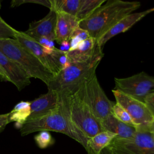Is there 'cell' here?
Returning <instances> with one entry per match:
<instances>
[{"mask_svg":"<svg viewBox=\"0 0 154 154\" xmlns=\"http://www.w3.org/2000/svg\"><path fill=\"white\" fill-rule=\"evenodd\" d=\"M140 5L141 3L138 1H106L88 17L80 22L79 26L97 40L119 20L137 10Z\"/></svg>","mask_w":154,"mask_h":154,"instance_id":"obj_1","label":"cell"},{"mask_svg":"<svg viewBox=\"0 0 154 154\" xmlns=\"http://www.w3.org/2000/svg\"><path fill=\"white\" fill-rule=\"evenodd\" d=\"M42 131L64 134L86 147L88 138L75 125L68 114L58 103V108L43 116L28 120L20 129L22 136Z\"/></svg>","mask_w":154,"mask_h":154,"instance_id":"obj_2","label":"cell"},{"mask_svg":"<svg viewBox=\"0 0 154 154\" xmlns=\"http://www.w3.org/2000/svg\"><path fill=\"white\" fill-rule=\"evenodd\" d=\"M58 103L87 138L103 131L100 121L94 116L89 106L77 92V90L73 93L62 91L58 92Z\"/></svg>","mask_w":154,"mask_h":154,"instance_id":"obj_3","label":"cell"},{"mask_svg":"<svg viewBox=\"0 0 154 154\" xmlns=\"http://www.w3.org/2000/svg\"><path fill=\"white\" fill-rule=\"evenodd\" d=\"M0 51L17 63L29 78H37L48 85L55 75L16 38L0 39Z\"/></svg>","mask_w":154,"mask_h":154,"instance_id":"obj_4","label":"cell"},{"mask_svg":"<svg viewBox=\"0 0 154 154\" xmlns=\"http://www.w3.org/2000/svg\"><path fill=\"white\" fill-rule=\"evenodd\" d=\"M103 55L102 53L84 63H70L49 82L48 89L57 93L62 91L75 92L81 84L96 73V68Z\"/></svg>","mask_w":154,"mask_h":154,"instance_id":"obj_5","label":"cell"},{"mask_svg":"<svg viewBox=\"0 0 154 154\" xmlns=\"http://www.w3.org/2000/svg\"><path fill=\"white\" fill-rule=\"evenodd\" d=\"M100 154H154V134L137 130L131 138L116 137Z\"/></svg>","mask_w":154,"mask_h":154,"instance_id":"obj_6","label":"cell"},{"mask_svg":"<svg viewBox=\"0 0 154 154\" xmlns=\"http://www.w3.org/2000/svg\"><path fill=\"white\" fill-rule=\"evenodd\" d=\"M77 92L89 106L94 116L100 121L111 114L114 102L107 97L96 73L81 84L77 89Z\"/></svg>","mask_w":154,"mask_h":154,"instance_id":"obj_7","label":"cell"},{"mask_svg":"<svg viewBox=\"0 0 154 154\" xmlns=\"http://www.w3.org/2000/svg\"><path fill=\"white\" fill-rule=\"evenodd\" d=\"M112 92L117 103L123 107L131 117L137 130H151L154 116L146 103L114 89Z\"/></svg>","mask_w":154,"mask_h":154,"instance_id":"obj_8","label":"cell"},{"mask_svg":"<svg viewBox=\"0 0 154 154\" xmlns=\"http://www.w3.org/2000/svg\"><path fill=\"white\" fill-rule=\"evenodd\" d=\"M115 89L144 102L146 97L154 92V77L141 72L129 77L114 78Z\"/></svg>","mask_w":154,"mask_h":154,"instance_id":"obj_9","label":"cell"},{"mask_svg":"<svg viewBox=\"0 0 154 154\" xmlns=\"http://www.w3.org/2000/svg\"><path fill=\"white\" fill-rule=\"evenodd\" d=\"M15 38L27 50L31 52L40 61L56 76L60 72L55 60L51 54L45 53L42 46L32 38L26 35L24 32L17 31Z\"/></svg>","mask_w":154,"mask_h":154,"instance_id":"obj_10","label":"cell"},{"mask_svg":"<svg viewBox=\"0 0 154 154\" xmlns=\"http://www.w3.org/2000/svg\"><path fill=\"white\" fill-rule=\"evenodd\" d=\"M57 12L50 9L49 12L43 19L31 22L24 33L34 40L40 37H47L55 40V26Z\"/></svg>","mask_w":154,"mask_h":154,"instance_id":"obj_11","label":"cell"},{"mask_svg":"<svg viewBox=\"0 0 154 154\" xmlns=\"http://www.w3.org/2000/svg\"><path fill=\"white\" fill-rule=\"evenodd\" d=\"M0 66L5 72L9 82H12L19 91L30 84V78L26 72L1 51Z\"/></svg>","mask_w":154,"mask_h":154,"instance_id":"obj_12","label":"cell"},{"mask_svg":"<svg viewBox=\"0 0 154 154\" xmlns=\"http://www.w3.org/2000/svg\"><path fill=\"white\" fill-rule=\"evenodd\" d=\"M153 11H154V7L141 12L132 13L125 16L97 40L99 46L102 48L104 45L112 37L126 31L147 14Z\"/></svg>","mask_w":154,"mask_h":154,"instance_id":"obj_13","label":"cell"},{"mask_svg":"<svg viewBox=\"0 0 154 154\" xmlns=\"http://www.w3.org/2000/svg\"><path fill=\"white\" fill-rule=\"evenodd\" d=\"M102 52L97 40L89 37L79 44L76 49L67 52V56L70 63H84L93 59Z\"/></svg>","mask_w":154,"mask_h":154,"instance_id":"obj_14","label":"cell"},{"mask_svg":"<svg viewBox=\"0 0 154 154\" xmlns=\"http://www.w3.org/2000/svg\"><path fill=\"white\" fill-rule=\"evenodd\" d=\"M30 103L31 114L28 120L43 116L56 109L58 105V94L55 91L48 90L46 93L40 95Z\"/></svg>","mask_w":154,"mask_h":154,"instance_id":"obj_15","label":"cell"},{"mask_svg":"<svg viewBox=\"0 0 154 154\" xmlns=\"http://www.w3.org/2000/svg\"><path fill=\"white\" fill-rule=\"evenodd\" d=\"M79 21L74 16L62 12H57L55 40L58 44L70 41L74 30L79 27Z\"/></svg>","mask_w":154,"mask_h":154,"instance_id":"obj_16","label":"cell"},{"mask_svg":"<svg viewBox=\"0 0 154 154\" xmlns=\"http://www.w3.org/2000/svg\"><path fill=\"white\" fill-rule=\"evenodd\" d=\"M100 123L103 131H109L116 134L117 138H131L137 131L135 128L119 120L112 114L100 120Z\"/></svg>","mask_w":154,"mask_h":154,"instance_id":"obj_17","label":"cell"},{"mask_svg":"<svg viewBox=\"0 0 154 154\" xmlns=\"http://www.w3.org/2000/svg\"><path fill=\"white\" fill-rule=\"evenodd\" d=\"M116 137V135L103 131L92 137L88 138L85 150L87 154H100L102 151L106 148Z\"/></svg>","mask_w":154,"mask_h":154,"instance_id":"obj_18","label":"cell"},{"mask_svg":"<svg viewBox=\"0 0 154 154\" xmlns=\"http://www.w3.org/2000/svg\"><path fill=\"white\" fill-rule=\"evenodd\" d=\"M31 103L29 101H20L8 112L9 122H14L18 128L20 129L26 122L31 114Z\"/></svg>","mask_w":154,"mask_h":154,"instance_id":"obj_19","label":"cell"},{"mask_svg":"<svg viewBox=\"0 0 154 154\" xmlns=\"http://www.w3.org/2000/svg\"><path fill=\"white\" fill-rule=\"evenodd\" d=\"M89 37H90V36L87 31L82 29L79 26L78 27L74 30L71 35L69 41L70 46L69 51L76 49L80 43L85 40Z\"/></svg>","mask_w":154,"mask_h":154,"instance_id":"obj_20","label":"cell"},{"mask_svg":"<svg viewBox=\"0 0 154 154\" xmlns=\"http://www.w3.org/2000/svg\"><path fill=\"white\" fill-rule=\"evenodd\" d=\"M111 114L119 120L135 128L134 123L128 113L118 103H114L112 107Z\"/></svg>","mask_w":154,"mask_h":154,"instance_id":"obj_21","label":"cell"},{"mask_svg":"<svg viewBox=\"0 0 154 154\" xmlns=\"http://www.w3.org/2000/svg\"><path fill=\"white\" fill-rule=\"evenodd\" d=\"M34 140L38 147L40 149H46L52 146L55 142L50 132L47 131H40L34 136Z\"/></svg>","mask_w":154,"mask_h":154,"instance_id":"obj_22","label":"cell"},{"mask_svg":"<svg viewBox=\"0 0 154 154\" xmlns=\"http://www.w3.org/2000/svg\"><path fill=\"white\" fill-rule=\"evenodd\" d=\"M17 30L11 27L0 16V39L15 38Z\"/></svg>","mask_w":154,"mask_h":154,"instance_id":"obj_23","label":"cell"},{"mask_svg":"<svg viewBox=\"0 0 154 154\" xmlns=\"http://www.w3.org/2000/svg\"><path fill=\"white\" fill-rule=\"evenodd\" d=\"M25 3H34L44 5L49 9L51 8L50 0H13L11 2V7H14Z\"/></svg>","mask_w":154,"mask_h":154,"instance_id":"obj_24","label":"cell"},{"mask_svg":"<svg viewBox=\"0 0 154 154\" xmlns=\"http://www.w3.org/2000/svg\"><path fill=\"white\" fill-rule=\"evenodd\" d=\"M144 103H146L150 112L152 113V114L154 116V92L150 93L146 97L144 100Z\"/></svg>","mask_w":154,"mask_h":154,"instance_id":"obj_25","label":"cell"},{"mask_svg":"<svg viewBox=\"0 0 154 154\" xmlns=\"http://www.w3.org/2000/svg\"><path fill=\"white\" fill-rule=\"evenodd\" d=\"M60 45H61V46H60V49H60L61 51H64V52H67L69 51L70 48L69 41H63Z\"/></svg>","mask_w":154,"mask_h":154,"instance_id":"obj_26","label":"cell"},{"mask_svg":"<svg viewBox=\"0 0 154 154\" xmlns=\"http://www.w3.org/2000/svg\"><path fill=\"white\" fill-rule=\"evenodd\" d=\"M10 122L8 121V116L6 118H5L4 119H3L0 122V133L2 132L5 129L6 126Z\"/></svg>","mask_w":154,"mask_h":154,"instance_id":"obj_27","label":"cell"},{"mask_svg":"<svg viewBox=\"0 0 154 154\" xmlns=\"http://www.w3.org/2000/svg\"><path fill=\"white\" fill-rule=\"evenodd\" d=\"M0 80L1 81H5V82L9 81L5 72L1 66H0Z\"/></svg>","mask_w":154,"mask_h":154,"instance_id":"obj_28","label":"cell"},{"mask_svg":"<svg viewBox=\"0 0 154 154\" xmlns=\"http://www.w3.org/2000/svg\"><path fill=\"white\" fill-rule=\"evenodd\" d=\"M8 113L4 114H0V122L3 119H4L5 118H6L8 116Z\"/></svg>","mask_w":154,"mask_h":154,"instance_id":"obj_29","label":"cell"},{"mask_svg":"<svg viewBox=\"0 0 154 154\" xmlns=\"http://www.w3.org/2000/svg\"><path fill=\"white\" fill-rule=\"evenodd\" d=\"M151 131H152V132L154 134V123H153V126H152V128H151Z\"/></svg>","mask_w":154,"mask_h":154,"instance_id":"obj_30","label":"cell"},{"mask_svg":"<svg viewBox=\"0 0 154 154\" xmlns=\"http://www.w3.org/2000/svg\"><path fill=\"white\" fill-rule=\"evenodd\" d=\"M1 1H0V8H1Z\"/></svg>","mask_w":154,"mask_h":154,"instance_id":"obj_31","label":"cell"}]
</instances>
